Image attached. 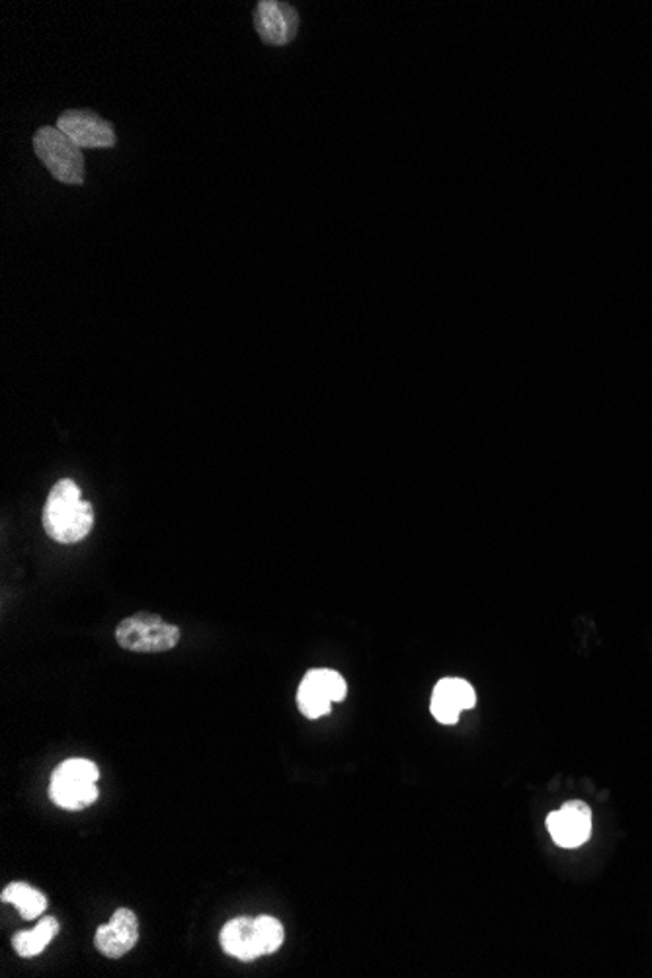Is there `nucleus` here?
Instances as JSON below:
<instances>
[{
	"label": "nucleus",
	"mask_w": 652,
	"mask_h": 978,
	"mask_svg": "<svg viewBox=\"0 0 652 978\" xmlns=\"http://www.w3.org/2000/svg\"><path fill=\"white\" fill-rule=\"evenodd\" d=\"M58 127L78 149H112L118 143L114 125L93 110H66Z\"/></svg>",
	"instance_id": "5"
},
{
	"label": "nucleus",
	"mask_w": 652,
	"mask_h": 978,
	"mask_svg": "<svg viewBox=\"0 0 652 978\" xmlns=\"http://www.w3.org/2000/svg\"><path fill=\"white\" fill-rule=\"evenodd\" d=\"M307 680H311L315 686L321 687L322 692L329 696L331 701H344L348 694V686L344 682V677L334 672V670H311L307 672Z\"/></svg>",
	"instance_id": "15"
},
{
	"label": "nucleus",
	"mask_w": 652,
	"mask_h": 978,
	"mask_svg": "<svg viewBox=\"0 0 652 978\" xmlns=\"http://www.w3.org/2000/svg\"><path fill=\"white\" fill-rule=\"evenodd\" d=\"M434 694H440L445 699H450L459 711L473 709L475 704H477L473 686L469 682L462 680V677H444V680H440L435 684Z\"/></svg>",
	"instance_id": "13"
},
{
	"label": "nucleus",
	"mask_w": 652,
	"mask_h": 978,
	"mask_svg": "<svg viewBox=\"0 0 652 978\" xmlns=\"http://www.w3.org/2000/svg\"><path fill=\"white\" fill-rule=\"evenodd\" d=\"M219 940L229 957H235L238 961H256L265 955L258 936H256L255 918L241 916V918L225 924Z\"/></svg>",
	"instance_id": "9"
},
{
	"label": "nucleus",
	"mask_w": 652,
	"mask_h": 978,
	"mask_svg": "<svg viewBox=\"0 0 652 978\" xmlns=\"http://www.w3.org/2000/svg\"><path fill=\"white\" fill-rule=\"evenodd\" d=\"M139 940L137 916L130 908L115 910L110 922L96 931L95 945L108 959H120L135 948Z\"/></svg>",
	"instance_id": "8"
},
{
	"label": "nucleus",
	"mask_w": 652,
	"mask_h": 978,
	"mask_svg": "<svg viewBox=\"0 0 652 978\" xmlns=\"http://www.w3.org/2000/svg\"><path fill=\"white\" fill-rule=\"evenodd\" d=\"M548 830L557 846H582L592 834V810L585 800H568L549 815Z\"/></svg>",
	"instance_id": "7"
},
{
	"label": "nucleus",
	"mask_w": 652,
	"mask_h": 978,
	"mask_svg": "<svg viewBox=\"0 0 652 978\" xmlns=\"http://www.w3.org/2000/svg\"><path fill=\"white\" fill-rule=\"evenodd\" d=\"M331 699L322 692L321 687L315 686L311 680L303 677L302 686L297 692V706L299 711L307 719H319L322 716L331 713Z\"/></svg>",
	"instance_id": "12"
},
{
	"label": "nucleus",
	"mask_w": 652,
	"mask_h": 978,
	"mask_svg": "<svg viewBox=\"0 0 652 978\" xmlns=\"http://www.w3.org/2000/svg\"><path fill=\"white\" fill-rule=\"evenodd\" d=\"M256 936L260 941V948L265 955H272L284 943V926L272 916H258L255 918Z\"/></svg>",
	"instance_id": "14"
},
{
	"label": "nucleus",
	"mask_w": 652,
	"mask_h": 978,
	"mask_svg": "<svg viewBox=\"0 0 652 978\" xmlns=\"http://www.w3.org/2000/svg\"><path fill=\"white\" fill-rule=\"evenodd\" d=\"M49 797L65 810H83L98 799V766L86 758H71L51 775Z\"/></svg>",
	"instance_id": "3"
},
{
	"label": "nucleus",
	"mask_w": 652,
	"mask_h": 978,
	"mask_svg": "<svg viewBox=\"0 0 652 978\" xmlns=\"http://www.w3.org/2000/svg\"><path fill=\"white\" fill-rule=\"evenodd\" d=\"M58 933V920L53 916H46L34 930L19 931L12 938V945H14V951L19 953L20 957L29 959V957H36L39 953H44Z\"/></svg>",
	"instance_id": "10"
},
{
	"label": "nucleus",
	"mask_w": 652,
	"mask_h": 978,
	"mask_svg": "<svg viewBox=\"0 0 652 978\" xmlns=\"http://www.w3.org/2000/svg\"><path fill=\"white\" fill-rule=\"evenodd\" d=\"M44 529L59 543H78L95 527V512L90 502L83 500L81 487L75 480L63 479L53 485L41 514Z\"/></svg>",
	"instance_id": "1"
},
{
	"label": "nucleus",
	"mask_w": 652,
	"mask_h": 978,
	"mask_svg": "<svg viewBox=\"0 0 652 978\" xmlns=\"http://www.w3.org/2000/svg\"><path fill=\"white\" fill-rule=\"evenodd\" d=\"M115 640L132 652H167L179 645L180 629L155 613H137L118 625Z\"/></svg>",
	"instance_id": "4"
},
{
	"label": "nucleus",
	"mask_w": 652,
	"mask_h": 978,
	"mask_svg": "<svg viewBox=\"0 0 652 978\" xmlns=\"http://www.w3.org/2000/svg\"><path fill=\"white\" fill-rule=\"evenodd\" d=\"M2 903H12L19 908L24 920H34L48 908L46 894L26 883H12L0 894Z\"/></svg>",
	"instance_id": "11"
},
{
	"label": "nucleus",
	"mask_w": 652,
	"mask_h": 978,
	"mask_svg": "<svg viewBox=\"0 0 652 978\" xmlns=\"http://www.w3.org/2000/svg\"><path fill=\"white\" fill-rule=\"evenodd\" d=\"M255 28L266 46L282 48L297 36L299 14L287 2L260 0L255 10Z\"/></svg>",
	"instance_id": "6"
},
{
	"label": "nucleus",
	"mask_w": 652,
	"mask_h": 978,
	"mask_svg": "<svg viewBox=\"0 0 652 978\" xmlns=\"http://www.w3.org/2000/svg\"><path fill=\"white\" fill-rule=\"evenodd\" d=\"M32 145H34V151L38 155V159L44 162V167L49 170V174L53 179L63 184H71V186H81L85 182L83 149H78L75 143L59 130L58 125L39 127L32 139Z\"/></svg>",
	"instance_id": "2"
},
{
	"label": "nucleus",
	"mask_w": 652,
	"mask_h": 978,
	"mask_svg": "<svg viewBox=\"0 0 652 978\" xmlns=\"http://www.w3.org/2000/svg\"><path fill=\"white\" fill-rule=\"evenodd\" d=\"M430 711H432V716H434L442 724L457 723L459 713H462L450 699H445V697L440 696V694H432V706H430Z\"/></svg>",
	"instance_id": "16"
}]
</instances>
